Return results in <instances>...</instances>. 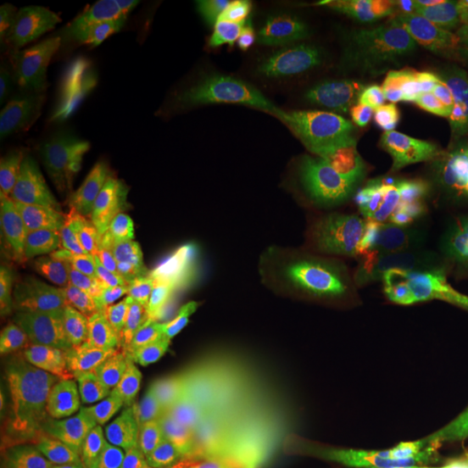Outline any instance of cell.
Masks as SVG:
<instances>
[{
  "label": "cell",
  "mask_w": 468,
  "mask_h": 468,
  "mask_svg": "<svg viewBox=\"0 0 468 468\" xmlns=\"http://www.w3.org/2000/svg\"><path fill=\"white\" fill-rule=\"evenodd\" d=\"M56 468H120V463H115V462H98V460H79V462L58 463Z\"/></svg>",
  "instance_id": "cb8c5ba5"
},
{
  "label": "cell",
  "mask_w": 468,
  "mask_h": 468,
  "mask_svg": "<svg viewBox=\"0 0 468 468\" xmlns=\"http://www.w3.org/2000/svg\"><path fill=\"white\" fill-rule=\"evenodd\" d=\"M255 35L238 16L233 0H198L186 7L135 50L127 67L135 75L177 50Z\"/></svg>",
  "instance_id": "8fae6325"
},
{
  "label": "cell",
  "mask_w": 468,
  "mask_h": 468,
  "mask_svg": "<svg viewBox=\"0 0 468 468\" xmlns=\"http://www.w3.org/2000/svg\"><path fill=\"white\" fill-rule=\"evenodd\" d=\"M154 468H198L191 452H187L183 441L168 437L165 446L156 458Z\"/></svg>",
  "instance_id": "7402d4cb"
},
{
  "label": "cell",
  "mask_w": 468,
  "mask_h": 468,
  "mask_svg": "<svg viewBox=\"0 0 468 468\" xmlns=\"http://www.w3.org/2000/svg\"><path fill=\"white\" fill-rule=\"evenodd\" d=\"M25 179L23 146L11 129L0 137V208L9 207L16 198Z\"/></svg>",
  "instance_id": "ffe728a7"
},
{
  "label": "cell",
  "mask_w": 468,
  "mask_h": 468,
  "mask_svg": "<svg viewBox=\"0 0 468 468\" xmlns=\"http://www.w3.org/2000/svg\"><path fill=\"white\" fill-rule=\"evenodd\" d=\"M46 302L30 299L17 303L0 321V387L21 394L34 365L40 336L49 316Z\"/></svg>",
  "instance_id": "4fadbf2b"
},
{
  "label": "cell",
  "mask_w": 468,
  "mask_h": 468,
  "mask_svg": "<svg viewBox=\"0 0 468 468\" xmlns=\"http://www.w3.org/2000/svg\"><path fill=\"white\" fill-rule=\"evenodd\" d=\"M233 5L238 16L247 25V28L255 32L257 27H261L276 11L280 4L271 0H233Z\"/></svg>",
  "instance_id": "44dd1931"
},
{
  "label": "cell",
  "mask_w": 468,
  "mask_h": 468,
  "mask_svg": "<svg viewBox=\"0 0 468 468\" xmlns=\"http://www.w3.org/2000/svg\"><path fill=\"white\" fill-rule=\"evenodd\" d=\"M25 402L58 463L79 460L120 463L129 450L131 431L123 427V421L87 411Z\"/></svg>",
  "instance_id": "30bf717a"
},
{
  "label": "cell",
  "mask_w": 468,
  "mask_h": 468,
  "mask_svg": "<svg viewBox=\"0 0 468 468\" xmlns=\"http://www.w3.org/2000/svg\"><path fill=\"white\" fill-rule=\"evenodd\" d=\"M195 164V146L176 118L162 113L144 122L123 154L117 198L101 243L125 245L144 233Z\"/></svg>",
  "instance_id": "3957f363"
},
{
  "label": "cell",
  "mask_w": 468,
  "mask_h": 468,
  "mask_svg": "<svg viewBox=\"0 0 468 468\" xmlns=\"http://www.w3.org/2000/svg\"><path fill=\"white\" fill-rule=\"evenodd\" d=\"M170 435L151 420L141 417L137 427L131 431V444L120 462V468H154L156 458Z\"/></svg>",
  "instance_id": "d6986e66"
},
{
  "label": "cell",
  "mask_w": 468,
  "mask_h": 468,
  "mask_svg": "<svg viewBox=\"0 0 468 468\" xmlns=\"http://www.w3.org/2000/svg\"><path fill=\"white\" fill-rule=\"evenodd\" d=\"M214 463L218 468H269L266 441L243 425L224 441Z\"/></svg>",
  "instance_id": "ac0fdd59"
},
{
  "label": "cell",
  "mask_w": 468,
  "mask_h": 468,
  "mask_svg": "<svg viewBox=\"0 0 468 468\" xmlns=\"http://www.w3.org/2000/svg\"><path fill=\"white\" fill-rule=\"evenodd\" d=\"M352 201L367 212L468 207V156L421 151L363 186Z\"/></svg>",
  "instance_id": "ba28073f"
},
{
  "label": "cell",
  "mask_w": 468,
  "mask_h": 468,
  "mask_svg": "<svg viewBox=\"0 0 468 468\" xmlns=\"http://www.w3.org/2000/svg\"><path fill=\"white\" fill-rule=\"evenodd\" d=\"M218 346L212 324H195L172 352L162 373L137 392V413L168 434H181L189 402L222 352Z\"/></svg>",
  "instance_id": "9c48e42d"
},
{
  "label": "cell",
  "mask_w": 468,
  "mask_h": 468,
  "mask_svg": "<svg viewBox=\"0 0 468 468\" xmlns=\"http://www.w3.org/2000/svg\"><path fill=\"white\" fill-rule=\"evenodd\" d=\"M208 468H218V465H216V463H212V465H210V467Z\"/></svg>",
  "instance_id": "d4e9b609"
},
{
  "label": "cell",
  "mask_w": 468,
  "mask_h": 468,
  "mask_svg": "<svg viewBox=\"0 0 468 468\" xmlns=\"http://www.w3.org/2000/svg\"><path fill=\"white\" fill-rule=\"evenodd\" d=\"M392 5L396 21L410 42L421 52H431L441 32L462 7V2L401 0Z\"/></svg>",
  "instance_id": "9a60e30c"
},
{
  "label": "cell",
  "mask_w": 468,
  "mask_h": 468,
  "mask_svg": "<svg viewBox=\"0 0 468 468\" xmlns=\"http://www.w3.org/2000/svg\"><path fill=\"white\" fill-rule=\"evenodd\" d=\"M0 442L7 468L58 467L25 399L4 387H0Z\"/></svg>",
  "instance_id": "5bb4252c"
},
{
  "label": "cell",
  "mask_w": 468,
  "mask_h": 468,
  "mask_svg": "<svg viewBox=\"0 0 468 468\" xmlns=\"http://www.w3.org/2000/svg\"><path fill=\"white\" fill-rule=\"evenodd\" d=\"M257 375L243 361L220 352L186 413L181 439L197 467L208 468L224 441L257 417Z\"/></svg>",
  "instance_id": "52a82bcc"
},
{
  "label": "cell",
  "mask_w": 468,
  "mask_h": 468,
  "mask_svg": "<svg viewBox=\"0 0 468 468\" xmlns=\"http://www.w3.org/2000/svg\"><path fill=\"white\" fill-rule=\"evenodd\" d=\"M34 16L23 7H7L0 13V79L9 84L21 65L35 28Z\"/></svg>",
  "instance_id": "e0dca14e"
},
{
  "label": "cell",
  "mask_w": 468,
  "mask_h": 468,
  "mask_svg": "<svg viewBox=\"0 0 468 468\" xmlns=\"http://www.w3.org/2000/svg\"><path fill=\"white\" fill-rule=\"evenodd\" d=\"M123 77L100 75L46 101L23 108L27 153L48 185L87 186L94 170V137L122 92Z\"/></svg>",
  "instance_id": "7a4b0ae2"
},
{
  "label": "cell",
  "mask_w": 468,
  "mask_h": 468,
  "mask_svg": "<svg viewBox=\"0 0 468 468\" xmlns=\"http://www.w3.org/2000/svg\"><path fill=\"white\" fill-rule=\"evenodd\" d=\"M253 37L241 35L231 40L172 52L141 69L137 77L160 89L193 94L226 68L238 65L249 54Z\"/></svg>",
  "instance_id": "7c38bea8"
},
{
  "label": "cell",
  "mask_w": 468,
  "mask_h": 468,
  "mask_svg": "<svg viewBox=\"0 0 468 468\" xmlns=\"http://www.w3.org/2000/svg\"><path fill=\"white\" fill-rule=\"evenodd\" d=\"M122 42L113 27L92 15L65 11L38 17L9 85L35 101L108 58Z\"/></svg>",
  "instance_id": "277c9868"
},
{
  "label": "cell",
  "mask_w": 468,
  "mask_h": 468,
  "mask_svg": "<svg viewBox=\"0 0 468 468\" xmlns=\"http://www.w3.org/2000/svg\"><path fill=\"white\" fill-rule=\"evenodd\" d=\"M437 40H450L468 46V2L462 4V7L456 11V15L446 25V28L441 32Z\"/></svg>",
  "instance_id": "603a6c76"
},
{
  "label": "cell",
  "mask_w": 468,
  "mask_h": 468,
  "mask_svg": "<svg viewBox=\"0 0 468 468\" xmlns=\"http://www.w3.org/2000/svg\"><path fill=\"white\" fill-rule=\"evenodd\" d=\"M179 284L135 264H117L85 284L79 307L87 334L122 388L144 387L151 352L164 335Z\"/></svg>",
  "instance_id": "6da1fadb"
},
{
  "label": "cell",
  "mask_w": 468,
  "mask_h": 468,
  "mask_svg": "<svg viewBox=\"0 0 468 468\" xmlns=\"http://www.w3.org/2000/svg\"><path fill=\"white\" fill-rule=\"evenodd\" d=\"M450 87L462 92L468 89V46L450 40H437L429 52V63L420 75V94L432 96Z\"/></svg>",
  "instance_id": "2e32d148"
},
{
  "label": "cell",
  "mask_w": 468,
  "mask_h": 468,
  "mask_svg": "<svg viewBox=\"0 0 468 468\" xmlns=\"http://www.w3.org/2000/svg\"><path fill=\"white\" fill-rule=\"evenodd\" d=\"M19 396L48 408L122 421V411L92 368L73 323L59 311H50L46 319L34 365Z\"/></svg>",
  "instance_id": "5b68a950"
},
{
  "label": "cell",
  "mask_w": 468,
  "mask_h": 468,
  "mask_svg": "<svg viewBox=\"0 0 468 468\" xmlns=\"http://www.w3.org/2000/svg\"><path fill=\"white\" fill-rule=\"evenodd\" d=\"M87 186L46 185L25 193L0 224V274L9 278L49 262L79 234Z\"/></svg>",
  "instance_id": "8992f818"
}]
</instances>
